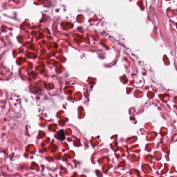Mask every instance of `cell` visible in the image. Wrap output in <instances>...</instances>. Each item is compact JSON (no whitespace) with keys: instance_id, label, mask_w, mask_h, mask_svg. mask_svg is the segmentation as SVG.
Masks as SVG:
<instances>
[{"instance_id":"1","label":"cell","mask_w":177,"mask_h":177,"mask_svg":"<svg viewBox=\"0 0 177 177\" xmlns=\"http://www.w3.org/2000/svg\"><path fill=\"white\" fill-rule=\"evenodd\" d=\"M56 137L59 140H63L65 138V134L63 132V130H60L59 132H57V134L56 135Z\"/></svg>"}]
</instances>
